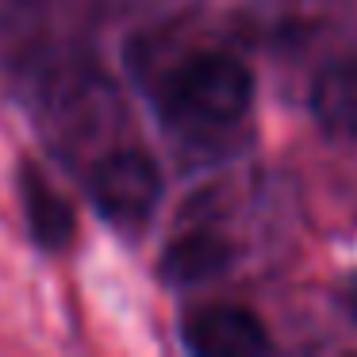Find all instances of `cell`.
Listing matches in <instances>:
<instances>
[{
  "instance_id": "6da1fadb",
  "label": "cell",
  "mask_w": 357,
  "mask_h": 357,
  "mask_svg": "<svg viewBox=\"0 0 357 357\" xmlns=\"http://www.w3.org/2000/svg\"><path fill=\"white\" fill-rule=\"evenodd\" d=\"M165 104H169L173 116L200 127L238 123L254 104V73L234 54L204 50V54L185 58L169 73Z\"/></svg>"
},
{
  "instance_id": "7a4b0ae2",
  "label": "cell",
  "mask_w": 357,
  "mask_h": 357,
  "mask_svg": "<svg viewBox=\"0 0 357 357\" xmlns=\"http://www.w3.org/2000/svg\"><path fill=\"white\" fill-rule=\"evenodd\" d=\"M89 200L119 231H139L162 200V173L142 150H112L89 169Z\"/></svg>"
},
{
  "instance_id": "3957f363",
  "label": "cell",
  "mask_w": 357,
  "mask_h": 357,
  "mask_svg": "<svg viewBox=\"0 0 357 357\" xmlns=\"http://www.w3.org/2000/svg\"><path fill=\"white\" fill-rule=\"evenodd\" d=\"M185 346L200 357H261L273 349V342L254 311L219 303L185 319Z\"/></svg>"
},
{
  "instance_id": "277c9868",
  "label": "cell",
  "mask_w": 357,
  "mask_h": 357,
  "mask_svg": "<svg viewBox=\"0 0 357 357\" xmlns=\"http://www.w3.org/2000/svg\"><path fill=\"white\" fill-rule=\"evenodd\" d=\"M20 204L31 238L43 250H66L73 242V208L31 162L20 165Z\"/></svg>"
},
{
  "instance_id": "5b68a950",
  "label": "cell",
  "mask_w": 357,
  "mask_h": 357,
  "mask_svg": "<svg viewBox=\"0 0 357 357\" xmlns=\"http://www.w3.org/2000/svg\"><path fill=\"white\" fill-rule=\"evenodd\" d=\"M311 116L331 139H357V62H334L315 77Z\"/></svg>"
},
{
  "instance_id": "8992f818",
  "label": "cell",
  "mask_w": 357,
  "mask_h": 357,
  "mask_svg": "<svg viewBox=\"0 0 357 357\" xmlns=\"http://www.w3.org/2000/svg\"><path fill=\"white\" fill-rule=\"evenodd\" d=\"M234 261V246L223 234L211 231H196L177 238L169 250L162 254V277L169 284H204V280H215L231 269Z\"/></svg>"
},
{
  "instance_id": "52a82bcc",
  "label": "cell",
  "mask_w": 357,
  "mask_h": 357,
  "mask_svg": "<svg viewBox=\"0 0 357 357\" xmlns=\"http://www.w3.org/2000/svg\"><path fill=\"white\" fill-rule=\"evenodd\" d=\"M342 303H346V311L357 319V273H349L346 284H342Z\"/></svg>"
}]
</instances>
